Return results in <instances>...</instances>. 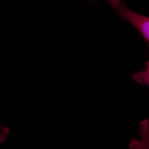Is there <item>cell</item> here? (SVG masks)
Returning a JSON list of instances; mask_svg holds the SVG:
<instances>
[{"label": "cell", "mask_w": 149, "mask_h": 149, "mask_svg": "<svg viewBox=\"0 0 149 149\" xmlns=\"http://www.w3.org/2000/svg\"><path fill=\"white\" fill-rule=\"evenodd\" d=\"M133 79L141 85L149 86V61L146 64V68L133 75Z\"/></svg>", "instance_id": "obj_3"}, {"label": "cell", "mask_w": 149, "mask_h": 149, "mask_svg": "<svg viewBox=\"0 0 149 149\" xmlns=\"http://www.w3.org/2000/svg\"><path fill=\"white\" fill-rule=\"evenodd\" d=\"M112 5L118 15L133 26L149 44V17L132 11L121 0L113 3Z\"/></svg>", "instance_id": "obj_1"}, {"label": "cell", "mask_w": 149, "mask_h": 149, "mask_svg": "<svg viewBox=\"0 0 149 149\" xmlns=\"http://www.w3.org/2000/svg\"><path fill=\"white\" fill-rule=\"evenodd\" d=\"M139 139H132L129 144L130 149H149V119H144L139 124Z\"/></svg>", "instance_id": "obj_2"}, {"label": "cell", "mask_w": 149, "mask_h": 149, "mask_svg": "<svg viewBox=\"0 0 149 149\" xmlns=\"http://www.w3.org/2000/svg\"><path fill=\"white\" fill-rule=\"evenodd\" d=\"M9 133V129L8 128H1V139L0 143H2L5 139L7 135Z\"/></svg>", "instance_id": "obj_4"}, {"label": "cell", "mask_w": 149, "mask_h": 149, "mask_svg": "<svg viewBox=\"0 0 149 149\" xmlns=\"http://www.w3.org/2000/svg\"><path fill=\"white\" fill-rule=\"evenodd\" d=\"M108 1H109L111 2V5H112V4L114 3H116V2H117V1H119V0H108Z\"/></svg>", "instance_id": "obj_5"}]
</instances>
